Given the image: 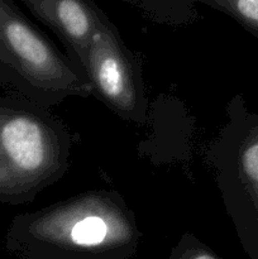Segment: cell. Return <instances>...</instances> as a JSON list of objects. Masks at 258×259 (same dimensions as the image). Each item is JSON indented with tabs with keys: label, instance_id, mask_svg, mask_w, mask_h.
Here are the masks:
<instances>
[{
	"label": "cell",
	"instance_id": "6da1fadb",
	"mask_svg": "<svg viewBox=\"0 0 258 259\" xmlns=\"http://www.w3.org/2000/svg\"><path fill=\"white\" fill-rule=\"evenodd\" d=\"M143 238L116 190H89L15 215L5 250L18 259H132Z\"/></svg>",
	"mask_w": 258,
	"mask_h": 259
},
{
	"label": "cell",
	"instance_id": "7a4b0ae2",
	"mask_svg": "<svg viewBox=\"0 0 258 259\" xmlns=\"http://www.w3.org/2000/svg\"><path fill=\"white\" fill-rule=\"evenodd\" d=\"M72 134L51 109L0 96V202L30 204L70 168Z\"/></svg>",
	"mask_w": 258,
	"mask_h": 259
},
{
	"label": "cell",
	"instance_id": "3957f363",
	"mask_svg": "<svg viewBox=\"0 0 258 259\" xmlns=\"http://www.w3.org/2000/svg\"><path fill=\"white\" fill-rule=\"evenodd\" d=\"M0 88L9 96L45 109L93 93L82 68L13 0H0Z\"/></svg>",
	"mask_w": 258,
	"mask_h": 259
},
{
	"label": "cell",
	"instance_id": "277c9868",
	"mask_svg": "<svg viewBox=\"0 0 258 259\" xmlns=\"http://www.w3.org/2000/svg\"><path fill=\"white\" fill-rule=\"evenodd\" d=\"M227 121L207 143L205 162L243 250L258 259V114L249 110L242 94L227 103Z\"/></svg>",
	"mask_w": 258,
	"mask_h": 259
},
{
	"label": "cell",
	"instance_id": "5b68a950",
	"mask_svg": "<svg viewBox=\"0 0 258 259\" xmlns=\"http://www.w3.org/2000/svg\"><path fill=\"white\" fill-rule=\"evenodd\" d=\"M83 71L91 95L121 120L137 125L148 121L149 101L141 62L109 17L91 42Z\"/></svg>",
	"mask_w": 258,
	"mask_h": 259
},
{
	"label": "cell",
	"instance_id": "8992f818",
	"mask_svg": "<svg viewBox=\"0 0 258 259\" xmlns=\"http://www.w3.org/2000/svg\"><path fill=\"white\" fill-rule=\"evenodd\" d=\"M22 4L57 35L66 55L83 70L91 42L108 15L93 0H22Z\"/></svg>",
	"mask_w": 258,
	"mask_h": 259
},
{
	"label": "cell",
	"instance_id": "52a82bcc",
	"mask_svg": "<svg viewBox=\"0 0 258 259\" xmlns=\"http://www.w3.org/2000/svg\"><path fill=\"white\" fill-rule=\"evenodd\" d=\"M144 18L167 25H184L195 22L199 13L195 0H128Z\"/></svg>",
	"mask_w": 258,
	"mask_h": 259
},
{
	"label": "cell",
	"instance_id": "ba28073f",
	"mask_svg": "<svg viewBox=\"0 0 258 259\" xmlns=\"http://www.w3.org/2000/svg\"><path fill=\"white\" fill-rule=\"evenodd\" d=\"M196 3L228 15L258 38V0H196Z\"/></svg>",
	"mask_w": 258,
	"mask_h": 259
},
{
	"label": "cell",
	"instance_id": "9c48e42d",
	"mask_svg": "<svg viewBox=\"0 0 258 259\" xmlns=\"http://www.w3.org/2000/svg\"><path fill=\"white\" fill-rule=\"evenodd\" d=\"M167 259H223L209 245L192 233L181 235L177 244L172 248Z\"/></svg>",
	"mask_w": 258,
	"mask_h": 259
}]
</instances>
